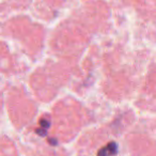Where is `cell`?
Returning a JSON list of instances; mask_svg holds the SVG:
<instances>
[{
    "instance_id": "3",
    "label": "cell",
    "mask_w": 156,
    "mask_h": 156,
    "mask_svg": "<svg viewBox=\"0 0 156 156\" xmlns=\"http://www.w3.org/2000/svg\"><path fill=\"white\" fill-rule=\"evenodd\" d=\"M40 124H41V127H44V128H46V129H48V128L50 127V122L47 121V120L42 119L41 121H40Z\"/></svg>"
},
{
    "instance_id": "4",
    "label": "cell",
    "mask_w": 156,
    "mask_h": 156,
    "mask_svg": "<svg viewBox=\"0 0 156 156\" xmlns=\"http://www.w3.org/2000/svg\"><path fill=\"white\" fill-rule=\"evenodd\" d=\"M48 142H49L50 144H52V145H54V147H56V145L58 144V140H57V139H55V138L49 139V140H48Z\"/></svg>"
},
{
    "instance_id": "2",
    "label": "cell",
    "mask_w": 156,
    "mask_h": 156,
    "mask_svg": "<svg viewBox=\"0 0 156 156\" xmlns=\"http://www.w3.org/2000/svg\"><path fill=\"white\" fill-rule=\"evenodd\" d=\"M35 133H37L39 136L45 137L46 135H47V129L44 128V127H40V128H37V129H35Z\"/></svg>"
},
{
    "instance_id": "1",
    "label": "cell",
    "mask_w": 156,
    "mask_h": 156,
    "mask_svg": "<svg viewBox=\"0 0 156 156\" xmlns=\"http://www.w3.org/2000/svg\"><path fill=\"white\" fill-rule=\"evenodd\" d=\"M118 153V144L115 142H109L106 147L98 151V156H113Z\"/></svg>"
}]
</instances>
